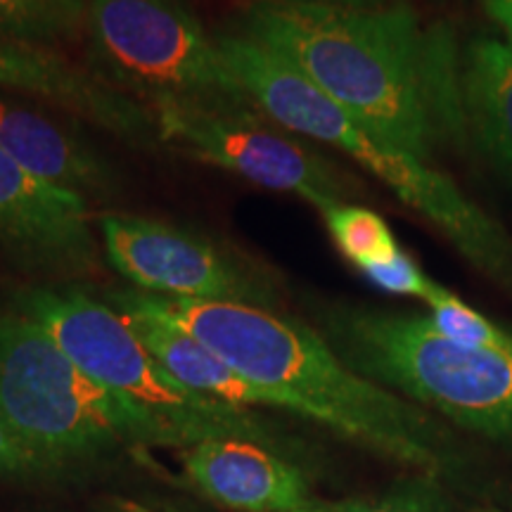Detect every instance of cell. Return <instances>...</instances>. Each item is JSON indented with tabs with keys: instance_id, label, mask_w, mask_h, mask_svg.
<instances>
[{
	"instance_id": "9c48e42d",
	"label": "cell",
	"mask_w": 512,
	"mask_h": 512,
	"mask_svg": "<svg viewBox=\"0 0 512 512\" xmlns=\"http://www.w3.org/2000/svg\"><path fill=\"white\" fill-rule=\"evenodd\" d=\"M159 143L214 164L259 188L290 192L320 214L347 204L354 185L328 159L306 147L294 133L264 112H197L164 107L152 112Z\"/></svg>"
},
{
	"instance_id": "30bf717a",
	"label": "cell",
	"mask_w": 512,
	"mask_h": 512,
	"mask_svg": "<svg viewBox=\"0 0 512 512\" xmlns=\"http://www.w3.org/2000/svg\"><path fill=\"white\" fill-rule=\"evenodd\" d=\"M0 252L19 271L72 285L102 273L88 202L55 188L0 150Z\"/></svg>"
},
{
	"instance_id": "5bb4252c",
	"label": "cell",
	"mask_w": 512,
	"mask_h": 512,
	"mask_svg": "<svg viewBox=\"0 0 512 512\" xmlns=\"http://www.w3.org/2000/svg\"><path fill=\"white\" fill-rule=\"evenodd\" d=\"M102 297L119 309L145 347L183 387L235 408H271L266 394L188 330L147 309L136 290H110Z\"/></svg>"
},
{
	"instance_id": "8fae6325",
	"label": "cell",
	"mask_w": 512,
	"mask_h": 512,
	"mask_svg": "<svg viewBox=\"0 0 512 512\" xmlns=\"http://www.w3.org/2000/svg\"><path fill=\"white\" fill-rule=\"evenodd\" d=\"M0 88L22 91L91 121L136 147L159 140L152 112L95 72L64 60L53 48L0 38Z\"/></svg>"
},
{
	"instance_id": "4fadbf2b",
	"label": "cell",
	"mask_w": 512,
	"mask_h": 512,
	"mask_svg": "<svg viewBox=\"0 0 512 512\" xmlns=\"http://www.w3.org/2000/svg\"><path fill=\"white\" fill-rule=\"evenodd\" d=\"M0 150L8 152L29 174L86 202L112 200L124 185L110 159L79 131L3 93Z\"/></svg>"
},
{
	"instance_id": "ac0fdd59",
	"label": "cell",
	"mask_w": 512,
	"mask_h": 512,
	"mask_svg": "<svg viewBox=\"0 0 512 512\" xmlns=\"http://www.w3.org/2000/svg\"><path fill=\"white\" fill-rule=\"evenodd\" d=\"M430 320L441 335L470 349H512V335L439 283L425 297Z\"/></svg>"
},
{
	"instance_id": "7402d4cb",
	"label": "cell",
	"mask_w": 512,
	"mask_h": 512,
	"mask_svg": "<svg viewBox=\"0 0 512 512\" xmlns=\"http://www.w3.org/2000/svg\"><path fill=\"white\" fill-rule=\"evenodd\" d=\"M482 3L496 27L503 31V41L512 48V0H482Z\"/></svg>"
},
{
	"instance_id": "44dd1931",
	"label": "cell",
	"mask_w": 512,
	"mask_h": 512,
	"mask_svg": "<svg viewBox=\"0 0 512 512\" xmlns=\"http://www.w3.org/2000/svg\"><path fill=\"white\" fill-rule=\"evenodd\" d=\"M292 512H448L444 505H439L430 494L420 489H401L382 496H363L347 498V501H316Z\"/></svg>"
},
{
	"instance_id": "3957f363",
	"label": "cell",
	"mask_w": 512,
	"mask_h": 512,
	"mask_svg": "<svg viewBox=\"0 0 512 512\" xmlns=\"http://www.w3.org/2000/svg\"><path fill=\"white\" fill-rule=\"evenodd\" d=\"M216 43L249 98L268 119L294 136L337 147L380 178L403 204L437 226L477 271L512 287V238L451 178L377 136L313 86L299 69L245 31L221 34Z\"/></svg>"
},
{
	"instance_id": "52a82bcc",
	"label": "cell",
	"mask_w": 512,
	"mask_h": 512,
	"mask_svg": "<svg viewBox=\"0 0 512 512\" xmlns=\"http://www.w3.org/2000/svg\"><path fill=\"white\" fill-rule=\"evenodd\" d=\"M0 413L60 475L145 446L131 413L19 311L0 313Z\"/></svg>"
},
{
	"instance_id": "ba28073f",
	"label": "cell",
	"mask_w": 512,
	"mask_h": 512,
	"mask_svg": "<svg viewBox=\"0 0 512 512\" xmlns=\"http://www.w3.org/2000/svg\"><path fill=\"white\" fill-rule=\"evenodd\" d=\"M95 228L107 264L140 292L268 311L283 304L275 268L202 230L117 211L100 214Z\"/></svg>"
},
{
	"instance_id": "7c38bea8",
	"label": "cell",
	"mask_w": 512,
	"mask_h": 512,
	"mask_svg": "<svg viewBox=\"0 0 512 512\" xmlns=\"http://www.w3.org/2000/svg\"><path fill=\"white\" fill-rule=\"evenodd\" d=\"M183 472L204 498L233 512H292L311 501L306 475L271 444L219 437L181 451Z\"/></svg>"
},
{
	"instance_id": "7a4b0ae2",
	"label": "cell",
	"mask_w": 512,
	"mask_h": 512,
	"mask_svg": "<svg viewBox=\"0 0 512 512\" xmlns=\"http://www.w3.org/2000/svg\"><path fill=\"white\" fill-rule=\"evenodd\" d=\"M136 292L147 309L188 330L254 382L271 408L309 418L425 475H439L451 460L446 434L432 415L356 373L302 320L245 304Z\"/></svg>"
},
{
	"instance_id": "ffe728a7",
	"label": "cell",
	"mask_w": 512,
	"mask_h": 512,
	"mask_svg": "<svg viewBox=\"0 0 512 512\" xmlns=\"http://www.w3.org/2000/svg\"><path fill=\"white\" fill-rule=\"evenodd\" d=\"M358 271L377 290L399 294V297H418L422 302H425V297L434 285V280L430 275H425L418 261L411 254L403 252V249L389 256V259L375 261V264L358 268Z\"/></svg>"
},
{
	"instance_id": "5b68a950",
	"label": "cell",
	"mask_w": 512,
	"mask_h": 512,
	"mask_svg": "<svg viewBox=\"0 0 512 512\" xmlns=\"http://www.w3.org/2000/svg\"><path fill=\"white\" fill-rule=\"evenodd\" d=\"M323 337L356 373L465 430L512 437V349L460 347L430 316L332 304Z\"/></svg>"
},
{
	"instance_id": "d6986e66",
	"label": "cell",
	"mask_w": 512,
	"mask_h": 512,
	"mask_svg": "<svg viewBox=\"0 0 512 512\" xmlns=\"http://www.w3.org/2000/svg\"><path fill=\"white\" fill-rule=\"evenodd\" d=\"M60 475L53 465L46 463L19 432L0 413V482L31 484L46 482Z\"/></svg>"
},
{
	"instance_id": "6da1fadb",
	"label": "cell",
	"mask_w": 512,
	"mask_h": 512,
	"mask_svg": "<svg viewBox=\"0 0 512 512\" xmlns=\"http://www.w3.org/2000/svg\"><path fill=\"white\" fill-rule=\"evenodd\" d=\"M245 34L299 69L377 136L430 162L467 136L453 31L406 3L339 8L256 0Z\"/></svg>"
},
{
	"instance_id": "8992f818",
	"label": "cell",
	"mask_w": 512,
	"mask_h": 512,
	"mask_svg": "<svg viewBox=\"0 0 512 512\" xmlns=\"http://www.w3.org/2000/svg\"><path fill=\"white\" fill-rule=\"evenodd\" d=\"M86 31L93 72L150 112L259 110L185 0H91Z\"/></svg>"
},
{
	"instance_id": "277c9868",
	"label": "cell",
	"mask_w": 512,
	"mask_h": 512,
	"mask_svg": "<svg viewBox=\"0 0 512 512\" xmlns=\"http://www.w3.org/2000/svg\"><path fill=\"white\" fill-rule=\"evenodd\" d=\"M15 311L36 320L79 366L131 413L145 446L185 448L219 437L275 446L264 418L183 387L119 309L83 285H31L15 294Z\"/></svg>"
},
{
	"instance_id": "2e32d148",
	"label": "cell",
	"mask_w": 512,
	"mask_h": 512,
	"mask_svg": "<svg viewBox=\"0 0 512 512\" xmlns=\"http://www.w3.org/2000/svg\"><path fill=\"white\" fill-rule=\"evenodd\" d=\"M83 0H0V38L55 48L86 27Z\"/></svg>"
},
{
	"instance_id": "9a60e30c",
	"label": "cell",
	"mask_w": 512,
	"mask_h": 512,
	"mask_svg": "<svg viewBox=\"0 0 512 512\" xmlns=\"http://www.w3.org/2000/svg\"><path fill=\"white\" fill-rule=\"evenodd\" d=\"M460 95L467 136L512 190V48L503 38L479 36L463 50Z\"/></svg>"
},
{
	"instance_id": "603a6c76",
	"label": "cell",
	"mask_w": 512,
	"mask_h": 512,
	"mask_svg": "<svg viewBox=\"0 0 512 512\" xmlns=\"http://www.w3.org/2000/svg\"><path fill=\"white\" fill-rule=\"evenodd\" d=\"M278 3H316L339 5V8H382V5L399 3V0H278Z\"/></svg>"
},
{
	"instance_id": "e0dca14e",
	"label": "cell",
	"mask_w": 512,
	"mask_h": 512,
	"mask_svg": "<svg viewBox=\"0 0 512 512\" xmlns=\"http://www.w3.org/2000/svg\"><path fill=\"white\" fill-rule=\"evenodd\" d=\"M325 226L339 254L356 268L384 261L399 252L392 228L373 209L358 204H335L323 211Z\"/></svg>"
}]
</instances>
